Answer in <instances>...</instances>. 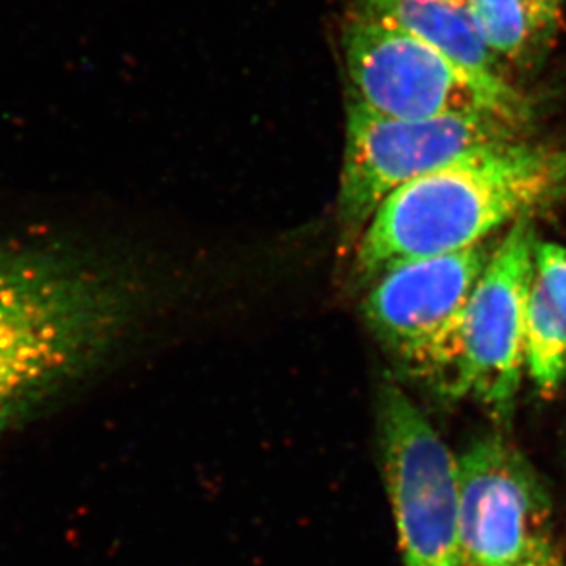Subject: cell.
<instances>
[{
	"instance_id": "obj_3",
	"label": "cell",
	"mask_w": 566,
	"mask_h": 566,
	"mask_svg": "<svg viewBox=\"0 0 566 566\" xmlns=\"http://www.w3.org/2000/svg\"><path fill=\"white\" fill-rule=\"evenodd\" d=\"M499 241L398 263L371 280L363 318L401 376L460 399L469 296Z\"/></svg>"
},
{
	"instance_id": "obj_4",
	"label": "cell",
	"mask_w": 566,
	"mask_h": 566,
	"mask_svg": "<svg viewBox=\"0 0 566 566\" xmlns=\"http://www.w3.org/2000/svg\"><path fill=\"white\" fill-rule=\"evenodd\" d=\"M343 49L348 102L376 115H499L521 126L534 120V104L523 93H499L420 39L381 22L349 15Z\"/></svg>"
},
{
	"instance_id": "obj_5",
	"label": "cell",
	"mask_w": 566,
	"mask_h": 566,
	"mask_svg": "<svg viewBox=\"0 0 566 566\" xmlns=\"http://www.w3.org/2000/svg\"><path fill=\"white\" fill-rule=\"evenodd\" d=\"M517 122L499 115H454L427 120L379 116L348 102L338 218L363 234L394 191L488 147L524 138Z\"/></svg>"
},
{
	"instance_id": "obj_10",
	"label": "cell",
	"mask_w": 566,
	"mask_h": 566,
	"mask_svg": "<svg viewBox=\"0 0 566 566\" xmlns=\"http://www.w3.org/2000/svg\"><path fill=\"white\" fill-rule=\"evenodd\" d=\"M524 366L543 399L566 382V247L537 241L524 329Z\"/></svg>"
},
{
	"instance_id": "obj_11",
	"label": "cell",
	"mask_w": 566,
	"mask_h": 566,
	"mask_svg": "<svg viewBox=\"0 0 566 566\" xmlns=\"http://www.w3.org/2000/svg\"><path fill=\"white\" fill-rule=\"evenodd\" d=\"M480 35L510 72L539 71L562 32L563 0H465Z\"/></svg>"
},
{
	"instance_id": "obj_6",
	"label": "cell",
	"mask_w": 566,
	"mask_h": 566,
	"mask_svg": "<svg viewBox=\"0 0 566 566\" xmlns=\"http://www.w3.org/2000/svg\"><path fill=\"white\" fill-rule=\"evenodd\" d=\"M376 416L403 566H462L457 457L396 382H382Z\"/></svg>"
},
{
	"instance_id": "obj_7",
	"label": "cell",
	"mask_w": 566,
	"mask_h": 566,
	"mask_svg": "<svg viewBox=\"0 0 566 566\" xmlns=\"http://www.w3.org/2000/svg\"><path fill=\"white\" fill-rule=\"evenodd\" d=\"M457 471L462 565L523 566L557 551L546 480L502 430L471 441Z\"/></svg>"
},
{
	"instance_id": "obj_9",
	"label": "cell",
	"mask_w": 566,
	"mask_h": 566,
	"mask_svg": "<svg viewBox=\"0 0 566 566\" xmlns=\"http://www.w3.org/2000/svg\"><path fill=\"white\" fill-rule=\"evenodd\" d=\"M349 15L420 39L499 93H521L480 35L465 0H354Z\"/></svg>"
},
{
	"instance_id": "obj_8",
	"label": "cell",
	"mask_w": 566,
	"mask_h": 566,
	"mask_svg": "<svg viewBox=\"0 0 566 566\" xmlns=\"http://www.w3.org/2000/svg\"><path fill=\"white\" fill-rule=\"evenodd\" d=\"M534 216L513 221L469 296L460 399L473 396L499 424L512 421L523 382L524 329L537 245Z\"/></svg>"
},
{
	"instance_id": "obj_12",
	"label": "cell",
	"mask_w": 566,
	"mask_h": 566,
	"mask_svg": "<svg viewBox=\"0 0 566 566\" xmlns=\"http://www.w3.org/2000/svg\"><path fill=\"white\" fill-rule=\"evenodd\" d=\"M523 566H563L562 554H559V551H554L551 552V554H546V556L539 557V559H535V562Z\"/></svg>"
},
{
	"instance_id": "obj_2",
	"label": "cell",
	"mask_w": 566,
	"mask_h": 566,
	"mask_svg": "<svg viewBox=\"0 0 566 566\" xmlns=\"http://www.w3.org/2000/svg\"><path fill=\"white\" fill-rule=\"evenodd\" d=\"M565 193L559 147L526 138L488 147L388 196L360 234L355 271L371 282L398 263L463 251Z\"/></svg>"
},
{
	"instance_id": "obj_1",
	"label": "cell",
	"mask_w": 566,
	"mask_h": 566,
	"mask_svg": "<svg viewBox=\"0 0 566 566\" xmlns=\"http://www.w3.org/2000/svg\"><path fill=\"white\" fill-rule=\"evenodd\" d=\"M129 316L126 283L76 249L0 247V430L93 371Z\"/></svg>"
}]
</instances>
